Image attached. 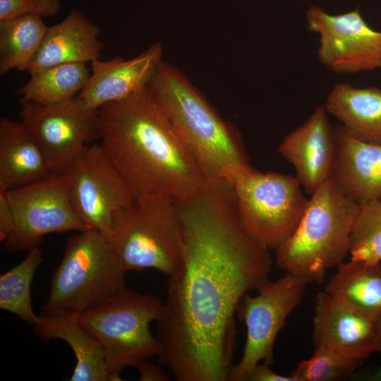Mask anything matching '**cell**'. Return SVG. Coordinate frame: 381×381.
I'll list each match as a JSON object with an SVG mask.
<instances>
[{"label": "cell", "mask_w": 381, "mask_h": 381, "mask_svg": "<svg viewBox=\"0 0 381 381\" xmlns=\"http://www.w3.org/2000/svg\"><path fill=\"white\" fill-rule=\"evenodd\" d=\"M86 64L67 63L45 68L31 75L17 93L20 102L53 104L75 97L90 76Z\"/></svg>", "instance_id": "obj_23"}, {"label": "cell", "mask_w": 381, "mask_h": 381, "mask_svg": "<svg viewBox=\"0 0 381 381\" xmlns=\"http://www.w3.org/2000/svg\"><path fill=\"white\" fill-rule=\"evenodd\" d=\"M51 174L40 148L20 121L0 119V188L20 187Z\"/></svg>", "instance_id": "obj_20"}, {"label": "cell", "mask_w": 381, "mask_h": 381, "mask_svg": "<svg viewBox=\"0 0 381 381\" xmlns=\"http://www.w3.org/2000/svg\"><path fill=\"white\" fill-rule=\"evenodd\" d=\"M19 117L43 153L51 174H63L99 139L97 111L77 96L53 104L20 102Z\"/></svg>", "instance_id": "obj_11"}, {"label": "cell", "mask_w": 381, "mask_h": 381, "mask_svg": "<svg viewBox=\"0 0 381 381\" xmlns=\"http://www.w3.org/2000/svg\"><path fill=\"white\" fill-rule=\"evenodd\" d=\"M363 361L320 346L310 358L298 362L290 375L297 381H339L350 377Z\"/></svg>", "instance_id": "obj_26"}, {"label": "cell", "mask_w": 381, "mask_h": 381, "mask_svg": "<svg viewBox=\"0 0 381 381\" xmlns=\"http://www.w3.org/2000/svg\"><path fill=\"white\" fill-rule=\"evenodd\" d=\"M376 326V351L381 355V315L375 321Z\"/></svg>", "instance_id": "obj_32"}, {"label": "cell", "mask_w": 381, "mask_h": 381, "mask_svg": "<svg viewBox=\"0 0 381 381\" xmlns=\"http://www.w3.org/2000/svg\"><path fill=\"white\" fill-rule=\"evenodd\" d=\"M162 307L159 298L126 287L80 315L83 329L103 349L110 381L121 380L124 368L157 357L159 342L150 325L157 320Z\"/></svg>", "instance_id": "obj_7"}, {"label": "cell", "mask_w": 381, "mask_h": 381, "mask_svg": "<svg viewBox=\"0 0 381 381\" xmlns=\"http://www.w3.org/2000/svg\"><path fill=\"white\" fill-rule=\"evenodd\" d=\"M375 321L321 291L315 300L314 347L325 346L345 356L365 360L376 351Z\"/></svg>", "instance_id": "obj_15"}, {"label": "cell", "mask_w": 381, "mask_h": 381, "mask_svg": "<svg viewBox=\"0 0 381 381\" xmlns=\"http://www.w3.org/2000/svg\"><path fill=\"white\" fill-rule=\"evenodd\" d=\"M351 260L381 262V199L360 205L352 230Z\"/></svg>", "instance_id": "obj_27"}, {"label": "cell", "mask_w": 381, "mask_h": 381, "mask_svg": "<svg viewBox=\"0 0 381 381\" xmlns=\"http://www.w3.org/2000/svg\"><path fill=\"white\" fill-rule=\"evenodd\" d=\"M80 315H39L33 327L36 336L44 341L61 339L72 349L76 365L71 381H107L109 374L99 342L82 327Z\"/></svg>", "instance_id": "obj_19"}, {"label": "cell", "mask_w": 381, "mask_h": 381, "mask_svg": "<svg viewBox=\"0 0 381 381\" xmlns=\"http://www.w3.org/2000/svg\"><path fill=\"white\" fill-rule=\"evenodd\" d=\"M126 273L103 234L78 231L66 241L41 315H80L125 289Z\"/></svg>", "instance_id": "obj_5"}, {"label": "cell", "mask_w": 381, "mask_h": 381, "mask_svg": "<svg viewBox=\"0 0 381 381\" xmlns=\"http://www.w3.org/2000/svg\"><path fill=\"white\" fill-rule=\"evenodd\" d=\"M61 8V0H0V20L30 15L54 17Z\"/></svg>", "instance_id": "obj_28"}, {"label": "cell", "mask_w": 381, "mask_h": 381, "mask_svg": "<svg viewBox=\"0 0 381 381\" xmlns=\"http://www.w3.org/2000/svg\"><path fill=\"white\" fill-rule=\"evenodd\" d=\"M14 217L6 190L0 188V241L4 243L13 230Z\"/></svg>", "instance_id": "obj_29"}, {"label": "cell", "mask_w": 381, "mask_h": 381, "mask_svg": "<svg viewBox=\"0 0 381 381\" xmlns=\"http://www.w3.org/2000/svg\"><path fill=\"white\" fill-rule=\"evenodd\" d=\"M308 30L319 35L318 57L329 71L356 73L381 68V31L358 9L332 15L317 5L306 12Z\"/></svg>", "instance_id": "obj_13"}, {"label": "cell", "mask_w": 381, "mask_h": 381, "mask_svg": "<svg viewBox=\"0 0 381 381\" xmlns=\"http://www.w3.org/2000/svg\"><path fill=\"white\" fill-rule=\"evenodd\" d=\"M232 184L238 220L254 241L274 250L294 234L308 202L295 176L253 168Z\"/></svg>", "instance_id": "obj_8"}, {"label": "cell", "mask_w": 381, "mask_h": 381, "mask_svg": "<svg viewBox=\"0 0 381 381\" xmlns=\"http://www.w3.org/2000/svg\"><path fill=\"white\" fill-rule=\"evenodd\" d=\"M324 107L351 136L381 145L380 88L337 83L329 93Z\"/></svg>", "instance_id": "obj_21"}, {"label": "cell", "mask_w": 381, "mask_h": 381, "mask_svg": "<svg viewBox=\"0 0 381 381\" xmlns=\"http://www.w3.org/2000/svg\"><path fill=\"white\" fill-rule=\"evenodd\" d=\"M99 28L83 13L73 9L59 23L48 27L42 44L26 71L33 75L67 63H92L99 59L104 44Z\"/></svg>", "instance_id": "obj_17"}, {"label": "cell", "mask_w": 381, "mask_h": 381, "mask_svg": "<svg viewBox=\"0 0 381 381\" xmlns=\"http://www.w3.org/2000/svg\"><path fill=\"white\" fill-rule=\"evenodd\" d=\"M337 160L332 179L359 205L381 199V145L358 140L339 123L334 126Z\"/></svg>", "instance_id": "obj_18"}, {"label": "cell", "mask_w": 381, "mask_h": 381, "mask_svg": "<svg viewBox=\"0 0 381 381\" xmlns=\"http://www.w3.org/2000/svg\"><path fill=\"white\" fill-rule=\"evenodd\" d=\"M248 381H297L289 375H279L273 371L270 365L262 363H258L250 373Z\"/></svg>", "instance_id": "obj_30"}, {"label": "cell", "mask_w": 381, "mask_h": 381, "mask_svg": "<svg viewBox=\"0 0 381 381\" xmlns=\"http://www.w3.org/2000/svg\"><path fill=\"white\" fill-rule=\"evenodd\" d=\"M47 29L42 18L35 15L0 20V73L26 71Z\"/></svg>", "instance_id": "obj_24"}, {"label": "cell", "mask_w": 381, "mask_h": 381, "mask_svg": "<svg viewBox=\"0 0 381 381\" xmlns=\"http://www.w3.org/2000/svg\"><path fill=\"white\" fill-rule=\"evenodd\" d=\"M6 193L14 217L13 230L3 243L8 251H28L49 234L92 229L73 207L65 173L49 174Z\"/></svg>", "instance_id": "obj_10"}, {"label": "cell", "mask_w": 381, "mask_h": 381, "mask_svg": "<svg viewBox=\"0 0 381 381\" xmlns=\"http://www.w3.org/2000/svg\"><path fill=\"white\" fill-rule=\"evenodd\" d=\"M359 206L332 179L322 183L311 194L294 234L274 250L277 265L310 283H322L326 272L349 254Z\"/></svg>", "instance_id": "obj_4"}, {"label": "cell", "mask_w": 381, "mask_h": 381, "mask_svg": "<svg viewBox=\"0 0 381 381\" xmlns=\"http://www.w3.org/2000/svg\"><path fill=\"white\" fill-rule=\"evenodd\" d=\"M148 87L181 143L209 181L233 182L253 168L239 131L190 80L163 60Z\"/></svg>", "instance_id": "obj_3"}, {"label": "cell", "mask_w": 381, "mask_h": 381, "mask_svg": "<svg viewBox=\"0 0 381 381\" xmlns=\"http://www.w3.org/2000/svg\"><path fill=\"white\" fill-rule=\"evenodd\" d=\"M370 380L381 381V367L370 376Z\"/></svg>", "instance_id": "obj_33"}, {"label": "cell", "mask_w": 381, "mask_h": 381, "mask_svg": "<svg viewBox=\"0 0 381 381\" xmlns=\"http://www.w3.org/2000/svg\"><path fill=\"white\" fill-rule=\"evenodd\" d=\"M104 236L127 272L155 269L169 277L182 266L179 218L171 199L135 198L115 214Z\"/></svg>", "instance_id": "obj_6"}, {"label": "cell", "mask_w": 381, "mask_h": 381, "mask_svg": "<svg viewBox=\"0 0 381 381\" xmlns=\"http://www.w3.org/2000/svg\"><path fill=\"white\" fill-rule=\"evenodd\" d=\"M324 290L376 320L381 315V262L350 260L342 262Z\"/></svg>", "instance_id": "obj_22"}, {"label": "cell", "mask_w": 381, "mask_h": 381, "mask_svg": "<svg viewBox=\"0 0 381 381\" xmlns=\"http://www.w3.org/2000/svg\"><path fill=\"white\" fill-rule=\"evenodd\" d=\"M175 202L183 262L167 277L156 321L158 363L178 381H227L237 346V307L268 279L270 250L242 227L232 183L209 181Z\"/></svg>", "instance_id": "obj_1"}, {"label": "cell", "mask_w": 381, "mask_h": 381, "mask_svg": "<svg viewBox=\"0 0 381 381\" xmlns=\"http://www.w3.org/2000/svg\"><path fill=\"white\" fill-rule=\"evenodd\" d=\"M100 145L135 198L186 199L210 181L174 133L148 85L97 111Z\"/></svg>", "instance_id": "obj_2"}, {"label": "cell", "mask_w": 381, "mask_h": 381, "mask_svg": "<svg viewBox=\"0 0 381 381\" xmlns=\"http://www.w3.org/2000/svg\"><path fill=\"white\" fill-rule=\"evenodd\" d=\"M310 282L286 273L279 279H268L256 288L258 295L246 294L236 310L237 318L246 327V339L239 362L233 365L228 381H248L253 369L263 361L274 362V347L289 315L302 302Z\"/></svg>", "instance_id": "obj_9"}, {"label": "cell", "mask_w": 381, "mask_h": 381, "mask_svg": "<svg viewBox=\"0 0 381 381\" xmlns=\"http://www.w3.org/2000/svg\"><path fill=\"white\" fill-rule=\"evenodd\" d=\"M323 106H318L308 119L289 133L277 151L296 170L297 181L313 194L332 179L337 160V142Z\"/></svg>", "instance_id": "obj_14"}, {"label": "cell", "mask_w": 381, "mask_h": 381, "mask_svg": "<svg viewBox=\"0 0 381 381\" xmlns=\"http://www.w3.org/2000/svg\"><path fill=\"white\" fill-rule=\"evenodd\" d=\"M43 261L42 250L39 246L34 247L20 263L0 276V308L33 327L39 315L32 308L31 284Z\"/></svg>", "instance_id": "obj_25"}, {"label": "cell", "mask_w": 381, "mask_h": 381, "mask_svg": "<svg viewBox=\"0 0 381 381\" xmlns=\"http://www.w3.org/2000/svg\"><path fill=\"white\" fill-rule=\"evenodd\" d=\"M160 364V363H159ZM147 360L140 363L135 368L139 372L140 381H168L169 377L162 365Z\"/></svg>", "instance_id": "obj_31"}, {"label": "cell", "mask_w": 381, "mask_h": 381, "mask_svg": "<svg viewBox=\"0 0 381 381\" xmlns=\"http://www.w3.org/2000/svg\"><path fill=\"white\" fill-rule=\"evenodd\" d=\"M64 173L69 179L76 213L88 226L104 235L115 214L135 199L100 144L87 145Z\"/></svg>", "instance_id": "obj_12"}, {"label": "cell", "mask_w": 381, "mask_h": 381, "mask_svg": "<svg viewBox=\"0 0 381 381\" xmlns=\"http://www.w3.org/2000/svg\"><path fill=\"white\" fill-rule=\"evenodd\" d=\"M162 55V45L157 42L131 59L115 56L95 60L90 63V76L77 97L93 109L123 99L148 85Z\"/></svg>", "instance_id": "obj_16"}]
</instances>
